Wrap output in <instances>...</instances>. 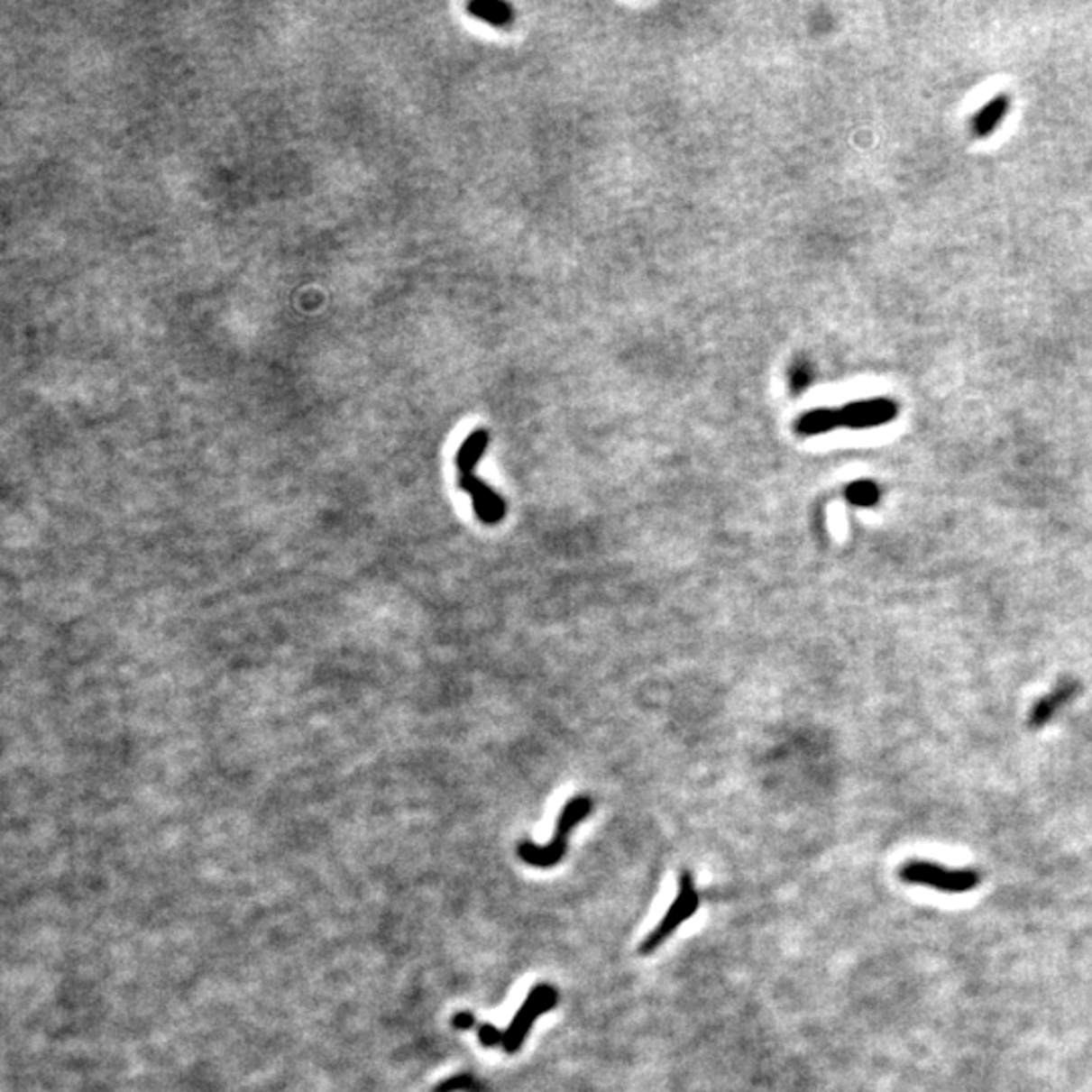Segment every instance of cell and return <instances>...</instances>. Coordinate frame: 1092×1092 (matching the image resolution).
<instances>
[{"label": "cell", "mask_w": 1092, "mask_h": 1092, "mask_svg": "<svg viewBox=\"0 0 1092 1092\" xmlns=\"http://www.w3.org/2000/svg\"><path fill=\"white\" fill-rule=\"evenodd\" d=\"M502 1038H504V1032H500L491 1023L478 1025V1040L483 1048H494L498 1044H502Z\"/></svg>", "instance_id": "12"}, {"label": "cell", "mask_w": 1092, "mask_h": 1092, "mask_svg": "<svg viewBox=\"0 0 1092 1092\" xmlns=\"http://www.w3.org/2000/svg\"><path fill=\"white\" fill-rule=\"evenodd\" d=\"M468 11L478 16V19L486 21L490 24H494V27H506V24L512 23V6H508L506 3H472L468 5Z\"/></svg>", "instance_id": "10"}, {"label": "cell", "mask_w": 1092, "mask_h": 1092, "mask_svg": "<svg viewBox=\"0 0 1092 1092\" xmlns=\"http://www.w3.org/2000/svg\"><path fill=\"white\" fill-rule=\"evenodd\" d=\"M476 1088V1082H473L472 1077L468 1074H462V1077H454L445 1082H441V1085L436 1088V1092H457V1090H473Z\"/></svg>", "instance_id": "14"}, {"label": "cell", "mask_w": 1092, "mask_h": 1092, "mask_svg": "<svg viewBox=\"0 0 1092 1092\" xmlns=\"http://www.w3.org/2000/svg\"><path fill=\"white\" fill-rule=\"evenodd\" d=\"M473 1023H476V1020H473V1015L470 1012H462L454 1018V1025L457 1030H470Z\"/></svg>", "instance_id": "15"}, {"label": "cell", "mask_w": 1092, "mask_h": 1092, "mask_svg": "<svg viewBox=\"0 0 1092 1092\" xmlns=\"http://www.w3.org/2000/svg\"><path fill=\"white\" fill-rule=\"evenodd\" d=\"M900 878L908 882V885L931 886L941 892H949V895H963V892L973 890L981 882V876L975 870H953L921 860L906 862L900 868Z\"/></svg>", "instance_id": "3"}, {"label": "cell", "mask_w": 1092, "mask_h": 1092, "mask_svg": "<svg viewBox=\"0 0 1092 1092\" xmlns=\"http://www.w3.org/2000/svg\"><path fill=\"white\" fill-rule=\"evenodd\" d=\"M812 381V369L807 366V362L799 361L794 369H791V387H794L795 393L799 390H803L807 385H810Z\"/></svg>", "instance_id": "13"}, {"label": "cell", "mask_w": 1092, "mask_h": 1092, "mask_svg": "<svg viewBox=\"0 0 1092 1092\" xmlns=\"http://www.w3.org/2000/svg\"><path fill=\"white\" fill-rule=\"evenodd\" d=\"M838 415L840 427L872 429L895 421L898 415V405L896 401L886 397L866 399V401H854L844 405L841 409H838Z\"/></svg>", "instance_id": "6"}, {"label": "cell", "mask_w": 1092, "mask_h": 1092, "mask_svg": "<svg viewBox=\"0 0 1092 1092\" xmlns=\"http://www.w3.org/2000/svg\"><path fill=\"white\" fill-rule=\"evenodd\" d=\"M591 810H593V802H591V797H587V795L573 797L571 802H566L561 815H558L556 830H555L553 840H550V844L537 846V844H532V841L524 840L518 844V856L527 864L535 866V868H553V866H556L564 858L566 840H569L571 830L574 828V825H579L583 820H585L591 813Z\"/></svg>", "instance_id": "2"}, {"label": "cell", "mask_w": 1092, "mask_h": 1092, "mask_svg": "<svg viewBox=\"0 0 1092 1092\" xmlns=\"http://www.w3.org/2000/svg\"><path fill=\"white\" fill-rule=\"evenodd\" d=\"M844 494L849 504L860 506V508H870V506L878 504L880 488H878V483L872 480H856L852 483H848Z\"/></svg>", "instance_id": "11"}, {"label": "cell", "mask_w": 1092, "mask_h": 1092, "mask_svg": "<svg viewBox=\"0 0 1092 1092\" xmlns=\"http://www.w3.org/2000/svg\"><path fill=\"white\" fill-rule=\"evenodd\" d=\"M1078 690H1080V684L1077 680L1064 678L1052 692H1050V694L1040 698L1038 702L1033 704L1032 712H1030V720H1028L1030 727L1042 729L1044 724H1048L1054 719V714L1060 711V708H1064L1074 696L1078 694Z\"/></svg>", "instance_id": "7"}, {"label": "cell", "mask_w": 1092, "mask_h": 1092, "mask_svg": "<svg viewBox=\"0 0 1092 1092\" xmlns=\"http://www.w3.org/2000/svg\"><path fill=\"white\" fill-rule=\"evenodd\" d=\"M840 427L838 409H813L799 417L795 423V431L799 436H821Z\"/></svg>", "instance_id": "9"}, {"label": "cell", "mask_w": 1092, "mask_h": 1092, "mask_svg": "<svg viewBox=\"0 0 1092 1092\" xmlns=\"http://www.w3.org/2000/svg\"><path fill=\"white\" fill-rule=\"evenodd\" d=\"M488 444H490L488 429H482V427L473 429L470 436L465 437L462 447L457 449L455 468H457V476H460V488L463 491H468V494L472 496L473 512H476V516L483 524L494 527V524H500L504 520L506 502L496 490H491L488 483L480 480L476 476V472H473L478 468L483 454H486Z\"/></svg>", "instance_id": "1"}, {"label": "cell", "mask_w": 1092, "mask_h": 1092, "mask_svg": "<svg viewBox=\"0 0 1092 1092\" xmlns=\"http://www.w3.org/2000/svg\"><path fill=\"white\" fill-rule=\"evenodd\" d=\"M1007 110H1010V97L1004 94L994 97L989 104L983 106L971 120L973 138H987L994 134V132L999 128V124L1004 122Z\"/></svg>", "instance_id": "8"}, {"label": "cell", "mask_w": 1092, "mask_h": 1092, "mask_svg": "<svg viewBox=\"0 0 1092 1092\" xmlns=\"http://www.w3.org/2000/svg\"><path fill=\"white\" fill-rule=\"evenodd\" d=\"M558 1002V994L553 986H548V983H540V986L532 987V991L528 994V997L524 999V1004L520 1005V1010L516 1012L514 1020L508 1025V1030L504 1032L502 1038V1048L504 1052L508 1054H516L522 1048L524 1040H527L528 1032L532 1030V1025H535L538 1015H543L546 1012L553 1010Z\"/></svg>", "instance_id": "5"}, {"label": "cell", "mask_w": 1092, "mask_h": 1092, "mask_svg": "<svg viewBox=\"0 0 1092 1092\" xmlns=\"http://www.w3.org/2000/svg\"><path fill=\"white\" fill-rule=\"evenodd\" d=\"M698 906H700V896L694 886V878H692L690 872H682L680 874V890H678L676 900H674L672 906L668 908V913L664 914V919L657 922V927L649 932L647 939H644V943L639 945V953L641 955L654 953L665 939L672 937V932L678 931V927L684 921H688L696 914Z\"/></svg>", "instance_id": "4"}]
</instances>
